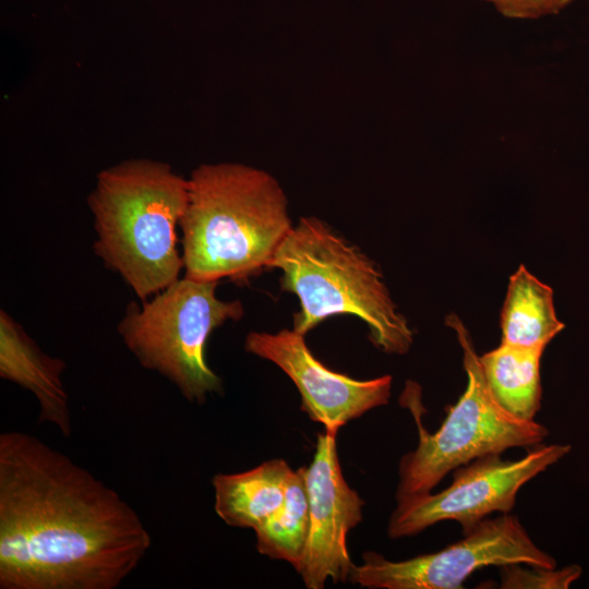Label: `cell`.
Masks as SVG:
<instances>
[{
  "instance_id": "5b68a950",
  "label": "cell",
  "mask_w": 589,
  "mask_h": 589,
  "mask_svg": "<svg viewBox=\"0 0 589 589\" xmlns=\"http://www.w3.org/2000/svg\"><path fill=\"white\" fill-rule=\"evenodd\" d=\"M216 280L182 277L143 301L131 303L118 333L140 364L170 381L190 402L203 404L223 392L221 378L206 361L214 329L244 314L240 300L217 297Z\"/></svg>"
},
{
  "instance_id": "7c38bea8",
  "label": "cell",
  "mask_w": 589,
  "mask_h": 589,
  "mask_svg": "<svg viewBox=\"0 0 589 589\" xmlns=\"http://www.w3.org/2000/svg\"><path fill=\"white\" fill-rule=\"evenodd\" d=\"M291 472L287 461L273 459L247 471L215 474L216 514L228 526L256 529L283 505Z\"/></svg>"
},
{
  "instance_id": "5bb4252c",
  "label": "cell",
  "mask_w": 589,
  "mask_h": 589,
  "mask_svg": "<svg viewBox=\"0 0 589 589\" xmlns=\"http://www.w3.org/2000/svg\"><path fill=\"white\" fill-rule=\"evenodd\" d=\"M544 349L501 344L479 357L493 398L517 419L532 421L541 407L540 363Z\"/></svg>"
},
{
  "instance_id": "8fae6325",
  "label": "cell",
  "mask_w": 589,
  "mask_h": 589,
  "mask_svg": "<svg viewBox=\"0 0 589 589\" xmlns=\"http://www.w3.org/2000/svg\"><path fill=\"white\" fill-rule=\"evenodd\" d=\"M63 360L45 353L5 311L0 312V376L31 392L39 405L38 423H50L64 437L72 431Z\"/></svg>"
},
{
  "instance_id": "277c9868",
  "label": "cell",
  "mask_w": 589,
  "mask_h": 589,
  "mask_svg": "<svg viewBox=\"0 0 589 589\" xmlns=\"http://www.w3.org/2000/svg\"><path fill=\"white\" fill-rule=\"evenodd\" d=\"M268 268L281 272L280 288L299 299L293 329L302 335L334 315H353L369 328L372 344L386 353L409 351L413 333L397 310L383 276L354 244L315 216L301 217Z\"/></svg>"
},
{
  "instance_id": "52a82bcc",
  "label": "cell",
  "mask_w": 589,
  "mask_h": 589,
  "mask_svg": "<svg viewBox=\"0 0 589 589\" xmlns=\"http://www.w3.org/2000/svg\"><path fill=\"white\" fill-rule=\"evenodd\" d=\"M528 564L556 567L555 560L538 548L518 517L509 513L483 519L464 538L446 548L404 561H389L365 552L353 565L349 581L371 589H458L477 569Z\"/></svg>"
},
{
  "instance_id": "4fadbf2b",
  "label": "cell",
  "mask_w": 589,
  "mask_h": 589,
  "mask_svg": "<svg viewBox=\"0 0 589 589\" xmlns=\"http://www.w3.org/2000/svg\"><path fill=\"white\" fill-rule=\"evenodd\" d=\"M563 328L552 289L521 265L509 279L501 313V344L545 348Z\"/></svg>"
},
{
  "instance_id": "9c48e42d",
  "label": "cell",
  "mask_w": 589,
  "mask_h": 589,
  "mask_svg": "<svg viewBox=\"0 0 589 589\" xmlns=\"http://www.w3.org/2000/svg\"><path fill=\"white\" fill-rule=\"evenodd\" d=\"M304 336L293 328L250 332L244 349L289 376L301 396V409L311 420L337 434L349 421L388 402L390 375L361 381L332 371L314 357Z\"/></svg>"
},
{
  "instance_id": "8992f818",
  "label": "cell",
  "mask_w": 589,
  "mask_h": 589,
  "mask_svg": "<svg viewBox=\"0 0 589 589\" xmlns=\"http://www.w3.org/2000/svg\"><path fill=\"white\" fill-rule=\"evenodd\" d=\"M446 324L456 332L462 349L467 387L435 433L423 429L418 408L411 406L419 442L399 461L397 503L431 493L449 471L476 458L536 446L549 434L544 425L517 419L495 401L467 328L455 314L447 316Z\"/></svg>"
},
{
  "instance_id": "30bf717a",
  "label": "cell",
  "mask_w": 589,
  "mask_h": 589,
  "mask_svg": "<svg viewBox=\"0 0 589 589\" xmlns=\"http://www.w3.org/2000/svg\"><path fill=\"white\" fill-rule=\"evenodd\" d=\"M336 433L317 435L315 453L303 476L309 500V537L297 572L309 589L327 579L345 582L353 566L347 536L362 520L363 500L345 480L337 454Z\"/></svg>"
},
{
  "instance_id": "ba28073f",
  "label": "cell",
  "mask_w": 589,
  "mask_h": 589,
  "mask_svg": "<svg viewBox=\"0 0 589 589\" xmlns=\"http://www.w3.org/2000/svg\"><path fill=\"white\" fill-rule=\"evenodd\" d=\"M569 449V445H541L517 460H505L501 454L476 458L456 468L450 485L443 491L397 503L387 533L398 539L455 520L466 534L492 513H509L520 488Z\"/></svg>"
},
{
  "instance_id": "7a4b0ae2",
  "label": "cell",
  "mask_w": 589,
  "mask_h": 589,
  "mask_svg": "<svg viewBox=\"0 0 589 589\" xmlns=\"http://www.w3.org/2000/svg\"><path fill=\"white\" fill-rule=\"evenodd\" d=\"M188 179L179 223L184 277L240 284L268 268L293 227L279 182L241 163L202 164Z\"/></svg>"
},
{
  "instance_id": "6da1fadb",
  "label": "cell",
  "mask_w": 589,
  "mask_h": 589,
  "mask_svg": "<svg viewBox=\"0 0 589 589\" xmlns=\"http://www.w3.org/2000/svg\"><path fill=\"white\" fill-rule=\"evenodd\" d=\"M151 545L116 490L32 434H0L1 589H116Z\"/></svg>"
},
{
  "instance_id": "9a60e30c",
  "label": "cell",
  "mask_w": 589,
  "mask_h": 589,
  "mask_svg": "<svg viewBox=\"0 0 589 589\" xmlns=\"http://www.w3.org/2000/svg\"><path fill=\"white\" fill-rule=\"evenodd\" d=\"M310 527L309 500L303 469L292 470L280 508L254 529L257 551L288 562L297 570L301 564Z\"/></svg>"
},
{
  "instance_id": "e0dca14e",
  "label": "cell",
  "mask_w": 589,
  "mask_h": 589,
  "mask_svg": "<svg viewBox=\"0 0 589 589\" xmlns=\"http://www.w3.org/2000/svg\"><path fill=\"white\" fill-rule=\"evenodd\" d=\"M492 3L504 16L518 20H534L557 14L574 0H483Z\"/></svg>"
},
{
  "instance_id": "2e32d148",
  "label": "cell",
  "mask_w": 589,
  "mask_h": 589,
  "mask_svg": "<svg viewBox=\"0 0 589 589\" xmlns=\"http://www.w3.org/2000/svg\"><path fill=\"white\" fill-rule=\"evenodd\" d=\"M522 564L501 566V588L505 589H566L581 574L579 566L562 569Z\"/></svg>"
},
{
  "instance_id": "3957f363",
  "label": "cell",
  "mask_w": 589,
  "mask_h": 589,
  "mask_svg": "<svg viewBox=\"0 0 589 589\" xmlns=\"http://www.w3.org/2000/svg\"><path fill=\"white\" fill-rule=\"evenodd\" d=\"M188 199L189 179L164 161L128 159L97 175L87 197L94 252L142 301L180 278L177 227Z\"/></svg>"
}]
</instances>
